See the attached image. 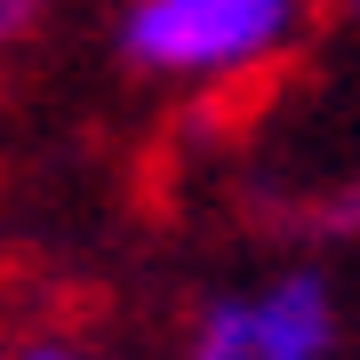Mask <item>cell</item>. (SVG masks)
<instances>
[{"mask_svg":"<svg viewBox=\"0 0 360 360\" xmlns=\"http://www.w3.org/2000/svg\"><path fill=\"white\" fill-rule=\"evenodd\" d=\"M321 224H360V184H352L345 200H328V208H321Z\"/></svg>","mask_w":360,"mask_h":360,"instance_id":"277c9868","label":"cell"},{"mask_svg":"<svg viewBox=\"0 0 360 360\" xmlns=\"http://www.w3.org/2000/svg\"><path fill=\"white\" fill-rule=\"evenodd\" d=\"M25 360H72V352H56V345H32V352H25Z\"/></svg>","mask_w":360,"mask_h":360,"instance_id":"5b68a950","label":"cell"},{"mask_svg":"<svg viewBox=\"0 0 360 360\" xmlns=\"http://www.w3.org/2000/svg\"><path fill=\"white\" fill-rule=\"evenodd\" d=\"M304 0H136L120 49L144 72H184V80H232L264 56H281Z\"/></svg>","mask_w":360,"mask_h":360,"instance_id":"6da1fadb","label":"cell"},{"mask_svg":"<svg viewBox=\"0 0 360 360\" xmlns=\"http://www.w3.org/2000/svg\"><path fill=\"white\" fill-rule=\"evenodd\" d=\"M32 16H40V0H0V49H8V40L25 32Z\"/></svg>","mask_w":360,"mask_h":360,"instance_id":"3957f363","label":"cell"},{"mask_svg":"<svg viewBox=\"0 0 360 360\" xmlns=\"http://www.w3.org/2000/svg\"><path fill=\"white\" fill-rule=\"evenodd\" d=\"M328 352H336V312L312 272L208 304L193 321V345H184V360H328Z\"/></svg>","mask_w":360,"mask_h":360,"instance_id":"7a4b0ae2","label":"cell"}]
</instances>
